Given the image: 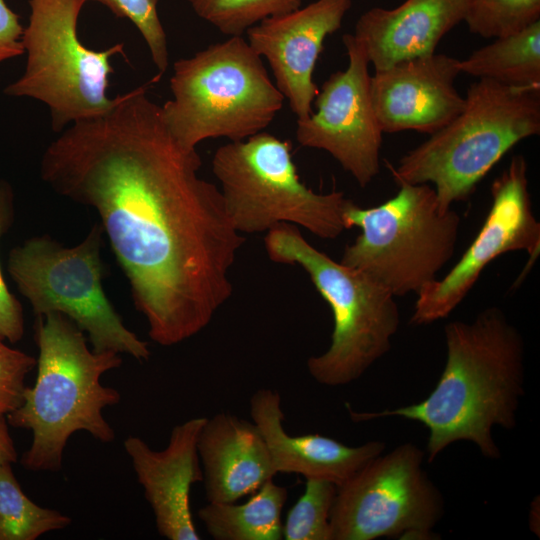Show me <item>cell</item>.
Here are the masks:
<instances>
[{
    "label": "cell",
    "instance_id": "cell-1",
    "mask_svg": "<svg viewBox=\"0 0 540 540\" xmlns=\"http://www.w3.org/2000/svg\"><path fill=\"white\" fill-rule=\"evenodd\" d=\"M160 77L62 131L40 174L97 212L150 338L172 346L206 328L231 297L230 270L245 240L220 189L200 177L196 149L176 141L148 97Z\"/></svg>",
    "mask_w": 540,
    "mask_h": 540
},
{
    "label": "cell",
    "instance_id": "cell-2",
    "mask_svg": "<svg viewBox=\"0 0 540 540\" xmlns=\"http://www.w3.org/2000/svg\"><path fill=\"white\" fill-rule=\"evenodd\" d=\"M446 361L433 391L422 401L379 412H351L356 421L401 417L429 431L427 459L449 445L468 441L490 459L500 457L494 426H516L524 394L523 338L499 307H488L471 322L444 327Z\"/></svg>",
    "mask_w": 540,
    "mask_h": 540
},
{
    "label": "cell",
    "instance_id": "cell-3",
    "mask_svg": "<svg viewBox=\"0 0 540 540\" xmlns=\"http://www.w3.org/2000/svg\"><path fill=\"white\" fill-rule=\"evenodd\" d=\"M37 377L23 393L22 403L7 415L10 425L30 429V448L22 465L31 471H59L70 436L86 431L108 443L115 432L103 409L120 401L119 392L102 385L107 371L122 365L118 353L90 350L83 331L68 317L49 313L37 317Z\"/></svg>",
    "mask_w": 540,
    "mask_h": 540
},
{
    "label": "cell",
    "instance_id": "cell-4",
    "mask_svg": "<svg viewBox=\"0 0 540 540\" xmlns=\"http://www.w3.org/2000/svg\"><path fill=\"white\" fill-rule=\"evenodd\" d=\"M539 133L540 86L478 79L450 123L387 167L396 183L433 184L439 210L447 212L467 200L509 150Z\"/></svg>",
    "mask_w": 540,
    "mask_h": 540
},
{
    "label": "cell",
    "instance_id": "cell-5",
    "mask_svg": "<svg viewBox=\"0 0 540 540\" xmlns=\"http://www.w3.org/2000/svg\"><path fill=\"white\" fill-rule=\"evenodd\" d=\"M264 244L273 262L304 269L331 308L330 346L307 360V370L317 383L347 385L389 352L400 312L395 296L380 282L316 249L293 224L267 231Z\"/></svg>",
    "mask_w": 540,
    "mask_h": 540
},
{
    "label": "cell",
    "instance_id": "cell-6",
    "mask_svg": "<svg viewBox=\"0 0 540 540\" xmlns=\"http://www.w3.org/2000/svg\"><path fill=\"white\" fill-rule=\"evenodd\" d=\"M262 60L243 36H234L174 63L173 98L161 110L183 148L211 138L245 140L272 123L285 98Z\"/></svg>",
    "mask_w": 540,
    "mask_h": 540
},
{
    "label": "cell",
    "instance_id": "cell-7",
    "mask_svg": "<svg viewBox=\"0 0 540 540\" xmlns=\"http://www.w3.org/2000/svg\"><path fill=\"white\" fill-rule=\"evenodd\" d=\"M397 184V194L380 205L362 208L350 200L345 222L361 233L340 260L371 275L395 297L417 295L437 279L454 255L461 222L452 209L439 210L430 184Z\"/></svg>",
    "mask_w": 540,
    "mask_h": 540
},
{
    "label": "cell",
    "instance_id": "cell-8",
    "mask_svg": "<svg viewBox=\"0 0 540 540\" xmlns=\"http://www.w3.org/2000/svg\"><path fill=\"white\" fill-rule=\"evenodd\" d=\"M223 203L239 233L267 232L282 223L303 227L322 239L347 228L350 202L343 192L316 193L299 178L288 141L264 131L229 141L212 157Z\"/></svg>",
    "mask_w": 540,
    "mask_h": 540
},
{
    "label": "cell",
    "instance_id": "cell-9",
    "mask_svg": "<svg viewBox=\"0 0 540 540\" xmlns=\"http://www.w3.org/2000/svg\"><path fill=\"white\" fill-rule=\"evenodd\" d=\"M102 236L95 224L73 247L48 235L29 238L10 251L8 272L37 317L63 314L88 334L93 351L148 360V343L123 324L103 290Z\"/></svg>",
    "mask_w": 540,
    "mask_h": 540
},
{
    "label": "cell",
    "instance_id": "cell-10",
    "mask_svg": "<svg viewBox=\"0 0 540 540\" xmlns=\"http://www.w3.org/2000/svg\"><path fill=\"white\" fill-rule=\"evenodd\" d=\"M31 14L23 30L27 53L23 75L4 93L30 97L47 105L54 132L67 125L108 111L114 98L107 96L113 73L110 58L125 56L124 44L106 50L87 48L77 33L82 6L77 0H30Z\"/></svg>",
    "mask_w": 540,
    "mask_h": 540
},
{
    "label": "cell",
    "instance_id": "cell-11",
    "mask_svg": "<svg viewBox=\"0 0 540 540\" xmlns=\"http://www.w3.org/2000/svg\"><path fill=\"white\" fill-rule=\"evenodd\" d=\"M423 460L418 446L404 443L337 486L332 540L434 539L444 500L422 468Z\"/></svg>",
    "mask_w": 540,
    "mask_h": 540
},
{
    "label": "cell",
    "instance_id": "cell-12",
    "mask_svg": "<svg viewBox=\"0 0 540 540\" xmlns=\"http://www.w3.org/2000/svg\"><path fill=\"white\" fill-rule=\"evenodd\" d=\"M528 165L515 155L491 185V207L482 228L454 267L418 294L410 322L427 325L449 316L474 287L485 267L498 256L526 251L530 263L540 248V223L533 210Z\"/></svg>",
    "mask_w": 540,
    "mask_h": 540
},
{
    "label": "cell",
    "instance_id": "cell-13",
    "mask_svg": "<svg viewBox=\"0 0 540 540\" xmlns=\"http://www.w3.org/2000/svg\"><path fill=\"white\" fill-rule=\"evenodd\" d=\"M343 44L348 66L323 83L316 111L297 120L296 139L329 153L364 188L380 172L383 132L373 108L369 62L352 34L343 36Z\"/></svg>",
    "mask_w": 540,
    "mask_h": 540
},
{
    "label": "cell",
    "instance_id": "cell-14",
    "mask_svg": "<svg viewBox=\"0 0 540 540\" xmlns=\"http://www.w3.org/2000/svg\"><path fill=\"white\" fill-rule=\"evenodd\" d=\"M353 0H316L272 16L245 33L251 48L267 60L275 85L297 120L307 118L319 90L313 72L325 39L342 25Z\"/></svg>",
    "mask_w": 540,
    "mask_h": 540
},
{
    "label": "cell",
    "instance_id": "cell-15",
    "mask_svg": "<svg viewBox=\"0 0 540 540\" xmlns=\"http://www.w3.org/2000/svg\"><path fill=\"white\" fill-rule=\"evenodd\" d=\"M459 61L433 53L375 71L370 90L382 132L431 135L450 123L465 105L454 86Z\"/></svg>",
    "mask_w": 540,
    "mask_h": 540
},
{
    "label": "cell",
    "instance_id": "cell-16",
    "mask_svg": "<svg viewBox=\"0 0 540 540\" xmlns=\"http://www.w3.org/2000/svg\"><path fill=\"white\" fill-rule=\"evenodd\" d=\"M206 417L176 425L164 450H152L144 440L129 436L124 449L150 504L159 534L169 540H199L191 511V487L202 482L198 438Z\"/></svg>",
    "mask_w": 540,
    "mask_h": 540
},
{
    "label": "cell",
    "instance_id": "cell-17",
    "mask_svg": "<svg viewBox=\"0 0 540 540\" xmlns=\"http://www.w3.org/2000/svg\"><path fill=\"white\" fill-rule=\"evenodd\" d=\"M281 403L279 392L270 388L257 390L250 399L252 421L265 439L276 474H298L339 486L385 450V443L376 440L347 446L318 433L292 436L283 427Z\"/></svg>",
    "mask_w": 540,
    "mask_h": 540
},
{
    "label": "cell",
    "instance_id": "cell-18",
    "mask_svg": "<svg viewBox=\"0 0 540 540\" xmlns=\"http://www.w3.org/2000/svg\"><path fill=\"white\" fill-rule=\"evenodd\" d=\"M467 0H406L374 7L357 20L352 34L375 71L435 53L440 40L464 21Z\"/></svg>",
    "mask_w": 540,
    "mask_h": 540
},
{
    "label": "cell",
    "instance_id": "cell-19",
    "mask_svg": "<svg viewBox=\"0 0 540 540\" xmlns=\"http://www.w3.org/2000/svg\"><path fill=\"white\" fill-rule=\"evenodd\" d=\"M198 453L205 495L211 503L237 502L276 475L258 427L230 413L206 418Z\"/></svg>",
    "mask_w": 540,
    "mask_h": 540
},
{
    "label": "cell",
    "instance_id": "cell-20",
    "mask_svg": "<svg viewBox=\"0 0 540 540\" xmlns=\"http://www.w3.org/2000/svg\"><path fill=\"white\" fill-rule=\"evenodd\" d=\"M287 497V488L270 479L246 502H208L198 516L215 540H281V516Z\"/></svg>",
    "mask_w": 540,
    "mask_h": 540
},
{
    "label": "cell",
    "instance_id": "cell-21",
    "mask_svg": "<svg viewBox=\"0 0 540 540\" xmlns=\"http://www.w3.org/2000/svg\"><path fill=\"white\" fill-rule=\"evenodd\" d=\"M460 72L509 86H540V20L459 61Z\"/></svg>",
    "mask_w": 540,
    "mask_h": 540
},
{
    "label": "cell",
    "instance_id": "cell-22",
    "mask_svg": "<svg viewBox=\"0 0 540 540\" xmlns=\"http://www.w3.org/2000/svg\"><path fill=\"white\" fill-rule=\"evenodd\" d=\"M11 465L0 466V540H35L68 527L69 516L39 506L23 492Z\"/></svg>",
    "mask_w": 540,
    "mask_h": 540
},
{
    "label": "cell",
    "instance_id": "cell-23",
    "mask_svg": "<svg viewBox=\"0 0 540 540\" xmlns=\"http://www.w3.org/2000/svg\"><path fill=\"white\" fill-rule=\"evenodd\" d=\"M187 1L201 19L228 37L243 36L264 19L295 10L302 3V0Z\"/></svg>",
    "mask_w": 540,
    "mask_h": 540
},
{
    "label": "cell",
    "instance_id": "cell-24",
    "mask_svg": "<svg viewBox=\"0 0 540 540\" xmlns=\"http://www.w3.org/2000/svg\"><path fill=\"white\" fill-rule=\"evenodd\" d=\"M337 485L306 479L305 490L289 509L283 524L285 540H332L330 517Z\"/></svg>",
    "mask_w": 540,
    "mask_h": 540
},
{
    "label": "cell",
    "instance_id": "cell-25",
    "mask_svg": "<svg viewBox=\"0 0 540 540\" xmlns=\"http://www.w3.org/2000/svg\"><path fill=\"white\" fill-rule=\"evenodd\" d=\"M540 20V0H467L464 21L483 38L516 32Z\"/></svg>",
    "mask_w": 540,
    "mask_h": 540
},
{
    "label": "cell",
    "instance_id": "cell-26",
    "mask_svg": "<svg viewBox=\"0 0 540 540\" xmlns=\"http://www.w3.org/2000/svg\"><path fill=\"white\" fill-rule=\"evenodd\" d=\"M100 2L114 15L132 22L143 37L152 61L162 75L169 65L167 36L158 14L159 0H77Z\"/></svg>",
    "mask_w": 540,
    "mask_h": 540
},
{
    "label": "cell",
    "instance_id": "cell-27",
    "mask_svg": "<svg viewBox=\"0 0 540 540\" xmlns=\"http://www.w3.org/2000/svg\"><path fill=\"white\" fill-rule=\"evenodd\" d=\"M14 195L6 181H0V239L13 223ZM24 334L23 308L9 291L0 266V341L16 343Z\"/></svg>",
    "mask_w": 540,
    "mask_h": 540
},
{
    "label": "cell",
    "instance_id": "cell-28",
    "mask_svg": "<svg viewBox=\"0 0 540 540\" xmlns=\"http://www.w3.org/2000/svg\"><path fill=\"white\" fill-rule=\"evenodd\" d=\"M36 364L33 356L0 341V415L7 416L22 403L25 378Z\"/></svg>",
    "mask_w": 540,
    "mask_h": 540
},
{
    "label": "cell",
    "instance_id": "cell-29",
    "mask_svg": "<svg viewBox=\"0 0 540 540\" xmlns=\"http://www.w3.org/2000/svg\"><path fill=\"white\" fill-rule=\"evenodd\" d=\"M23 30L18 15L0 0V62L24 53Z\"/></svg>",
    "mask_w": 540,
    "mask_h": 540
},
{
    "label": "cell",
    "instance_id": "cell-30",
    "mask_svg": "<svg viewBox=\"0 0 540 540\" xmlns=\"http://www.w3.org/2000/svg\"><path fill=\"white\" fill-rule=\"evenodd\" d=\"M7 424L6 416L0 415V466L13 464L18 458Z\"/></svg>",
    "mask_w": 540,
    "mask_h": 540
}]
</instances>
